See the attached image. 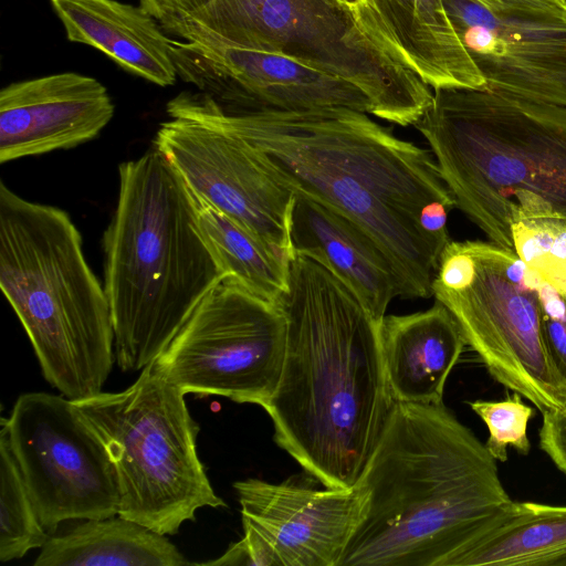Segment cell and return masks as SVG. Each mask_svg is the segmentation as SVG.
Listing matches in <instances>:
<instances>
[{
  "instance_id": "obj_1",
  "label": "cell",
  "mask_w": 566,
  "mask_h": 566,
  "mask_svg": "<svg viewBox=\"0 0 566 566\" xmlns=\"http://www.w3.org/2000/svg\"><path fill=\"white\" fill-rule=\"evenodd\" d=\"M170 117L189 118L245 142L260 163L293 192L345 216L389 259L400 296H432L446 247L423 232L421 210L433 201L455 207L437 160L349 108L239 111L211 95L185 91L167 103Z\"/></svg>"
},
{
  "instance_id": "obj_2",
  "label": "cell",
  "mask_w": 566,
  "mask_h": 566,
  "mask_svg": "<svg viewBox=\"0 0 566 566\" xmlns=\"http://www.w3.org/2000/svg\"><path fill=\"white\" fill-rule=\"evenodd\" d=\"M280 307L287 324L279 385L263 407L274 441L323 486L359 482L394 400L379 324L312 259L294 254Z\"/></svg>"
},
{
  "instance_id": "obj_3",
  "label": "cell",
  "mask_w": 566,
  "mask_h": 566,
  "mask_svg": "<svg viewBox=\"0 0 566 566\" xmlns=\"http://www.w3.org/2000/svg\"><path fill=\"white\" fill-rule=\"evenodd\" d=\"M357 485L367 509L338 566H444L513 501L496 460L443 401H395Z\"/></svg>"
},
{
  "instance_id": "obj_4",
  "label": "cell",
  "mask_w": 566,
  "mask_h": 566,
  "mask_svg": "<svg viewBox=\"0 0 566 566\" xmlns=\"http://www.w3.org/2000/svg\"><path fill=\"white\" fill-rule=\"evenodd\" d=\"M103 249L115 361L139 371L224 279L201 237L190 189L155 147L119 164Z\"/></svg>"
},
{
  "instance_id": "obj_5",
  "label": "cell",
  "mask_w": 566,
  "mask_h": 566,
  "mask_svg": "<svg viewBox=\"0 0 566 566\" xmlns=\"http://www.w3.org/2000/svg\"><path fill=\"white\" fill-rule=\"evenodd\" d=\"M415 126L455 207L491 242L514 250L513 223L566 220V106L442 87Z\"/></svg>"
},
{
  "instance_id": "obj_6",
  "label": "cell",
  "mask_w": 566,
  "mask_h": 566,
  "mask_svg": "<svg viewBox=\"0 0 566 566\" xmlns=\"http://www.w3.org/2000/svg\"><path fill=\"white\" fill-rule=\"evenodd\" d=\"M0 287L46 381L80 400L102 391L115 363L109 302L69 213L0 184Z\"/></svg>"
},
{
  "instance_id": "obj_7",
  "label": "cell",
  "mask_w": 566,
  "mask_h": 566,
  "mask_svg": "<svg viewBox=\"0 0 566 566\" xmlns=\"http://www.w3.org/2000/svg\"><path fill=\"white\" fill-rule=\"evenodd\" d=\"M163 30L198 44L282 54L359 88L371 115L415 125L433 97L359 0H214Z\"/></svg>"
},
{
  "instance_id": "obj_8",
  "label": "cell",
  "mask_w": 566,
  "mask_h": 566,
  "mask_svg": "<svg viewBox=\"0 0 566 566\" xmlns=\"http://www.w3.org/2000/svg\"><path fill=\"white\" fill-rule=\"evenodd\" d=\"M185 395L150 363L123 391L72 400L114 464L118 515L161 535L177 534L202 507H227L198 457L200 427Z\"/></svg>"
},
{
  "instance_id": "obj_9",
  "label": "cell",
  "mask_w": 566,
  "mask_h": 566,
  "mask_svg": "<svg viewBox=\"0 0 566 566\" xmlns=\"http://www.w3.org/2000/svg\"><path fill=\"white\" fill-rule=\"evenodd\" d=\"M473 276L462 286H432L454 316L491 377L541 412L566 409V389L554 370L542 332L543 279L514 250L467 240Z\"/></svg>"
},
{
  "instance_id": "obj_10",
  "label": "cell",
  "mask_w": 566,
  "mask_h": 566,
  "mask_svg": "<svg viewBox=\"0 0 566 566\" xmlns=\"http://www.w3.org/2000/svg\"><path fill=\"white\" fill-rule=\"evenodd\" d=\"M286 331L280 306L222 281L153 365L185 394L264 407L281 378Z\"/></svg>"
},
{
  "instance_id": "obj_11",
  "label": "cell",
  "mask_w": 566,
  "mask_h": 566,
  "mask_svg": "<svg viewBox=\"0 0 566 566\" xmlns=\"http://www.w3.org/2000/svg\"><path fill=\"white\" fill-rule=\"evenodd\" d=\"M0 432L48 533L70 520L118 515L114 464L71 399L42 391L22 394L10 416L1 419Z\"/></svg>"
},
{
  "instance_id": "obj_12",
  "label": "cell",
  "mask_w": 566,
  "mask_h": 566,
  "mask_svg": "<svg viewBox=\"0 0 566 566\" xmlns=\"http://www.w3.org/2000/svg\"><path fill=\"white\" fill-rule=\"evenodd\" d=\"M485 90L566 106V6L443 0Z\"/></svg>"
},
{
  "instance_id": "obj_13",
  "label": "cell",
  "mask_w": 566,
  "mask_h": 566,
  "mask_svg": "<svg viewBox=\"0 0 566 566\" xmlns=\"http://www.w3.org/2000/svg\"><path fill=\"white\" fill-rule=\"evenodd\" d=\"M196 196L293 258L290 218L294 192L242 139L184 117L163 122L153 140Z\"/></svg>"
},
{
  "instance_id": "obj_14",
  "label": "cell",
  "mask_w": 566,
  "mask_h": 566,
  "mask_svg": "<svg viewBox=\"0 0 566 566\" xmlns=\"http://www.w3.org/2000/svg\"><path fill=\"white\" fill-rule=\"evenodd\" d=\"M170 51L179 77L231 109L371 113L369 98L355 85L282 54L174 39Z\"/></svg>"
},
{
  "instance_id": "obj_15",
  "label": "cell",
  "mask_w": 566,
  "mask_h": 566,
  "mask_svg": "<svg viewBox=\"0 0 566 566\" xmlns=\"http://www.w3.org/2000/svg\"><path fill=\"white\" fill-rule=\"evenodd\" d=\"M244 537L268 553L274 566H338L360 524L367 491L316 489L286 480L245 479L233 484Z\"/></svg>"
},
{
  "instance_id": "obj_16",
  "label": "cell",
  "mask_w": 566,
  "mask_h": 566,
  "mask_svg": "<svg viewBox=\"0 0 566 566\" xmlns=\"http://www.w3.org/2000/svg\"><path fill=\"white\" fill-rule=\"evenodd\" d=\"M115 105L96 78L74 72L14 82L0 92V163L95 138Z\"/></svg>"
},
{
  "instance_id": "obj_17",
  "label": "cell",
  "mask_w": 566,
  "mask_h": 566,
  "mask_svg": "<svg viewBox=\"0 0 566 566\" xmlns=\"http://www.w3.org/2000/svg\"><path fill=\"white\" fill-rule=\"evenodd\" d=\"M293 254L312 259L339 280L379 324L400 296L395 270L374 239L355 222L294 192L290 218Z\"/></svg>"
},
{
  "instance_id": "obj_18",
  "label": "cell",
  "mask_w": 566,
  "mask_h": 566,
  "mask_svg": "<svg viewBox=\"0 0 566 566\" xmlns=\"http://www.w3.org/2000/svg\"><path fill=\"white\" fill-rule=\"evenodd\" d=\"M378 332L394 402H442L448 376L467 345L451 312L436 301L422 312L385 315Z\"/></svg>"
},
{
  "instance_id": "obj_19",
  "label": "cell",
  "mask_w": 566,
  "mask_h": 566,
  "mask_svg": "<svg viewBox=\"0 0 566 566\" xmlns=\"http://www.w3.org/2000/svg\"><path fill=\"white\" fill-rule=\"evenodd\" d=\"M69 41L97 49L127 72L159 86L177 80L171 38L140 6L117 0H50Z\"/></svg>"
},
{
  "instance_id": "obj_20",
  "label": "cell",
  "mask_w": 566,
  "mask_h": 566,
  "mask_svg": "<svg viewBox=\"0 0 566 566\" xmlns=\"http://www.w3.org/2000/svg\"><path fill=\"white\" fill-rule=\"evenodd\" d=\"M410 69L433 90H485L443 0H359Z\"/></svg>"
},
{
  "instance_id": "obj_21",
  "label": "cell",
  "mask_w": 566,
  "mask_h": 566,
  "mask_svg": "<svg viewBox=\"0 0 566 566\" xmlns=\"http://www.w3.org/2000/svg\"><path fill=\"white\" fill-rule=\"evenodd\" d=\"M189 564L166 537L135 521L91 518L49 537L34 566H181Z\"/></svg>"
},
{
  "instance_id": "obj_22",
  "label": "cell",
  "mask_w": 566,
  "mask_h": 566,
  "mask_svg": "<svg viewBox=\"0 0 566 566\" xmlns=\"http://www.w3.org/2000/svg\"><path fill=\"white\" fill-rule=\"evenodd\" d=\"M566 566V505L512 501L484 535L444 566Z\"/></svg>"
},
{
  "instance_id": "obj_23",
  "label": "cell",
  "mask_w": 566,
  "mask_h": 566,
  "mask_svg": "<svg viewBox=\"0 0 566 566\" xmlns=\"http://www.w3.org/2000/svg\"><path fill=\"white\" fill-rule=\"evenodd\" d=\"M192 197L198 228L222 281L280 306L289 289L290 260L205 199Z\"/></svg>"
},
{
  "instance_id": "obj_24",
  "label": "cell",
  "mask_w": 566,
  "mask_h": 566,
  "mask_svg": "<svg viewBox=\"0 0 566 566\" xmlns=\"http://www.w3.org/2000/svg\"><path fill=\"white\" fill-rule=\"evenodd\" d=\"M0 560L41 548L50 533L41 524L9 442L0 432Z\"/></svg>"
},
{
  "instance_id": "obj_25",
  "label": "cell",
  "mask_w": 566,
  "mask_h": 566,
  "mask_svg": "<svg viewBox=\"0 0 566 566\" xmlns=\"http://www.w3.org/2000/svg\"><path fill=\"white\" fill-rule=\"evenodd\" d=\"M513 249L566 300V220L541 218L513 223Z\"/></svg>"
},
{
  "instance_id": "obj_26",
  "label": "cell",
  "mask_w": 566,
  "mask_h": 566,
  "mask_svg": "<svg viewBox=\"0 0 566 566\" xmlns=\"http://www.w3.org/2000/svg\"><path fill=\"white\" fill-rule=\"evenodd\" d=\"M469 405L489 429V439L484 444L493 459L507 461L509 446L521 454L530 453L527 424L535 416V408L526 405L520 394L513 392L502 401L479 399Z\"/></svg>"
},
{
  "instance_id": "obj_27",
  "label": "cell",
  "mask_w": 566,
  "mask_h": 566,
  "mask_svg": "<svg viewBox=\"0 0 566 566\" xmlns=\"http://www.w3.org/2000/svg\"><path fill=\"white\" fill-rule=\"evenodd\" d=\"M538 296L546 352L566 389V300L544 280L538 287Z\"/></svg>"
},
{
  "instance_id": "obj_28",
  "label": "cell",
  "mask_w": 566,
  "mask_h": 566,
  "mask_svg": "<svg viewBox=\"0 0 566 566\" xmlns=\"http://www.w3.org/2000/svg\"><path fill=\"white\" fill-rule=\"evenodd\" d=\"M542 416L539 447L566 475V409L546 410Z\"/></svg>"
},
{
  "instance_id": "obj_29",
  "label": "cell",
  "mask_w": 566,
  "mask_h": 566,
  "mask_svg": "<svg viewBox=\"0 0 566 566\" xmlns=\"http://www.w3.org/2000/svg\"><path fill=\"white\" fill-rule=\"evenodd\" d=\"M214 0H139V6L163 27L208 7Z\"/></svg>"
},
{
  "instance_id": "obj_30",
  "label": "cell",
  "mask_w": 566,
  "mask_h": 566,
  "mask_svg": "<svg viewBox=\"0 0 566 566\" xmlns=\"http://www.w3.org/2000/svg\"><path fill=\"white\" fill-rule=\"evenodd\" d=\"M539 1L566 6V0H539Z\"/></svg>"
}]
</instances>
